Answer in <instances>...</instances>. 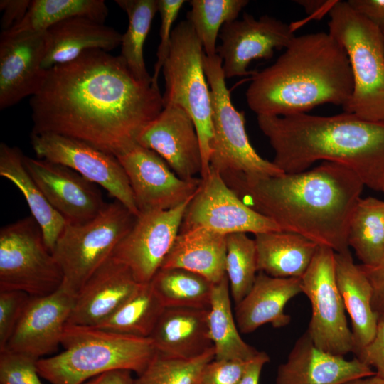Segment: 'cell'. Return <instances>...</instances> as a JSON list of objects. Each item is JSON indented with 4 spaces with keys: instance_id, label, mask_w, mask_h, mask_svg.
I'll use <instances>...</instances> for the list:
<instances>
[{
    "instance_id": "6da1fadb",
    "label": "cell",
    "mask_w": 384,
    "mask_h": 384,
    "mask_svg": "<svg viewBox=\"0 0 384 384\" xmlns=\"http://www.w3.org/2000/svg\"><path fill=\"white\" fill-rule=\"evenodd\" d=\"M31 132L80 139L117 156L164 108L159 86L138 80L122 58L90 50L46 70L30 100Z\"/></svg>"
},
{
    "instance_id": "7a4b0ae2",
    "label": "cell",
    "mask_w": 384,
    "mask_h": 384,
    "mask_svg": "<svg viewBox=\"0 0 384 384\" xmlns=\"http://www.w3.org/2000/svg\"><path fill=\"white\" fill-rule=\"evenodd\" d=\"M220 176L243 203L282 230L335 252L349 250L350 220L365 187L349 168L322 161L302 172L260 178L242 174Z\"/></svg>"
},
{
    "instance_id": "3957f363",
    "label": "cell",
    "mask_w": 384,
    "mask_h": 384,
    "mask_svg": "<svg viewBox=\"0 0 384 384\" xmlns=\"http://www.w3.org/2000/svg\"><path fill=\"white\" fill-rule=\"evenodd\" d=\"M257 120L274 150L272 162L284 174L308 170L319 161L334 162L379 191L384 176V122L345 112L333 116L259 115Z\"/></svg>"
},
{
    "instance_id": "277c9868",
    "label": "cell",
    "mask_w": 384,
    "mask_h": 384,
    "mask_svg": "<svg viewBox=\"0 0 384 384\" xmlns=\"http://www.w3.org/2000/svg\"><path fill=\"white\" fill-rule=\"evenodd\" d=\"M353 90L344 48L320 31L294 36L273 64L254 73L245 96L257 116H287L326 103L343 108Z\"/></svg>"
},
{
    "instance_id": "5b68a950",
    "label": "cell",
    "mask_w": 384,
    "mask_h": 384,
    "mask_svg": "<svg viewBox=\"0 0 384 384\" xmlns=\"http://www.w3.org/2000/svg\"><path fill=\"white\" fill-rule=\"evenodd\" d=\"M60 345L62 352L37 361L40 376L51 384H83L115 370L138 375L156 353L150 338L72 324L65 325Z\"/></svg>"
},
{
    "instance_id": "8992f818",
    "label": "cell",
    "mask_w": 384,
    "mask_h": 384,
    "mask_svg": "<svg viewBox=\"0 0 384 384\" xmlns=\"http://www.w3.org/2000/svg\"><path fill=\"white\" fill-rule=\"evenodd\" d=\"M329 17V33L344 48L353 75V93L344 112L384 122V46L379 26L348 1H334Z\"/></svg>"
},
{
    "instance_id": "52a82bcc",
    "label": "cell",
    "mask_w": 384,
    "mask_h": 384,
    "mask_svg": "<svg viewBox=\"0 0 384 384\" xmlns=\"http://www.w3.org/2000/svg\"><path fill=\"white\" fill-rule=\"evenodd\" d=\"M204 53L191 23L183 20L172 31L170 52L162 68L165 80L164 107H182L195 124L202 155L201 178L210 172L213 136L211 96L203 68Z\"/></svg>"
},
{
    "instance_id": "ba28073f",
    "label": "cell",
    "mask_w": 384,
    "mask_h": 384,
    "mask_svg": "<svg viewBox=\"0 0 384 384\" xmlns=\"http://www.w3.org/2000/svg\"><path fill=\"white\" fill-rule=\"evenodd\" d=\"M136 217L114 200L87 222L66 223L52 250L63 274L62 286L76 295L92 274L112 255L132 228Z\"/></svg>"
},
{
    "instance_id": "9c48e42d",
    "label": "cell",
    "mask_w": 384,
    "mask_h": 384,
    "mask_svg": "<svg viewBox=\"0 0 384 384\" xmlns=\"http://www.w3.org/2000/svg\"><path fill=\"white\" fill-rule=\"evenodd\" d=\"M222 59L203 55V68L210 90L213 136L210 168L220 174H242L260 178L284 174L263 159L252 146L245 129V112L234 107L225 84Z\"/></svg>"
},
{
    "instance_id": "30bf717a",
    "label": "cell",
    "mask_w": 384,
    "mask_h": 384,
    "mask_svg": "<svg viewBox=\"0 0 384 384\" xmlns=\"http://www.w3.org/2000/svg\"><path fill=\"white\" fill-rule=\"evenodd\" d=\"M63 282L62 270L33 216L1 227L0 290H19L31 297H43L58 290Z\"/></svg>"
},
{
    "instance_id": "8fae6325",
    "label": "cell",
    "mask_w": 384,
    "mask_h": 384,
    "mask_svg": "<svg viewBox=\"0 0 384 384\" xmlns=\"http://www.w3.org/2000/svg\"><path fill=\"white\" fill-rule=\"evenodd\" d=\"M302 289L309 299L311 316L306 333L319 348L345 356L353 351L351 330L336 277L335 252L319 245L304 274Z\"/></svg>"
},
{
    "instance_id": "7c38bea8",
    "label": "cell",
    "mask_w": 384,
    "mask_h": 384,
    "mask_svg": "<svg viewBox=\"0 0 384 384\" xmlns=\"http://www.w3.org/2000/svg\"><path fill=\"white\" fill-rule=\"evenodd\" d=\"M31 144L37 158L74 170L139 215L128 178L116 156L80 139L50 132H31Z\"/></svg>"
},
{
    "instance_id": "4fadbf2b",
    "label": "cell",
    "mask_w": 384,
    "mask_h": 384,
    "mask_svg": "<svg viewBox=\"0 0 384 384\" xmlns=\"http://www.w3.org/2000/svg\"><path fill=\"white\" fill-rule=\"evenodd\" d=\"M199 228L225 235L282 230L273 220L243 203L220 174L210 168L209 174L201 178L200 186L186 208L179 233Z\"/></svg>"
},
{
    "instance_id": "5bb4252c",
    "label": "cell",
    "mask_w": 384,
    "mask_h": 384,
    "mask_svg": "<svg viewBox=\"0 0 384 384\" xmlns=\"http://www.w3.org/2000/svg\"><path fill=\"white\" fill-rule=\"evenodd\" d=\"M117 158L128 178L139 213L174 208L190 200L201 183V178H181L159 155L138 143Z\"/></svg>"
},
{
    "instance_id": "9a60e30c",
    "label": "cell",
    "mask_w": 384,
    "mask_h": 384,
    "mask_svg": "<svg viewBox=\"0 0 384 384\" xmlns=\"http://www.w3.org/2000/svg\"><path fill=\"white\" fill-rule=\"evenodd\" d=\"M190 200L170 210L139 213L114 249L112 257L127 266L139 283L149 282L160 269L179 233Z\"/></svg>"
},
{
    "instance_id": "2e32d148",
    "label": "cell",
    "mask_w": 384,
    "mask_h": 384,
    "mask_svg": "<svg viewBox=\"0 0 384 384\" xmlns=\"http://www.w3.org/2000/svg\"><path fill=\"white\" fill-rule=\"evenodd\" d=\"M294 36L292 26L269 15L255 18L244 13L241 19L225 23L217 55L225 79L253 74L247 70L252 60L270 59L275 49H285Z\"/></svg>"
},
{
    "instance_id": "e0dca14e",
    "label": "cell",
    "mask_w": 384,
    "mask_h": 384,
    "mask_svg": "<svg viewBox=\"0 0 384 384\" xmlns=\"http://www.w3.org/2000/svg\"><path fill=\"white\" fill-rule=\"evenodd\" d=\"M24 164L49 203L66 223L87 222L107 204L96 184L67 166L26 156Z\"/></svg>"
},
{
    "instance_id": "ac0fdd59",
    "label": "cell",
    "mask_w": 384,
    "mask_h": 384,
    "mask_svg": "<svg viewBox=\"0 0 384 384\" xmlns=\"http://www.w3.org/2000/svg\"><path fill=\"white\" fill-rule=\"evenodd\" d=\"M75 297L63 286L50 294L31 297L4 350L37 361L55 352L60 345Z\"/></svg>"
},
{
    "instance_id": "d6986e66",
    "label": "cell",
    "mask_w": 384,
    "mask_h": 384,
    "mask_svg": "<svg viewBox=\"0 0 384 384\" xmlns=\"http://www.w3.org/2000/svg\"><path fill=\"white\" fill-rule=\"evenodd\" d=\"M137 143L159 155L181 178L201 176L202 155L195 124L190 114L177 105L164 107L140 133Z\"/></svg>"
},
{
    "instance_id": "ffe728a7",
    "label": "cell",
    "mask_w": 384,
    "mask_h": 384,
    "mask_svg": "<svg viewBox=\"0 0 384 384\" xmlns=\"http://www.w3.org/2000/svg\"><path fill=\"white\" fill-rule=\"evenodd\" d=\"M44 32L0 38V109L10 107L38 90L46 70Z\"/></svg>"
},
{
    "instance_id": "44dd1931",
    "label": "cell",
    "mask_w": 384,
    "mask_h": 384,
    "mask_svg": "<svg viewBox=\"0 0 384 384\" xmlns=\"http://www.w3.org/2000/svg\"><path fill=\"white\" fill-rule=\"evenodd\" d=\"M374 374L371 367L356 357L347 360L319 348L306 331L277 368L275 384H343Z\"/></svg>"
},
{
    "instance_id": "7402d4cb",
    "label": "cell",
    "mask_w": 384,
    "mask_h": 384,
    "mask_svg": "<svg viewBox=\"0 0 384 384\" xmlns=\"http://www.w3.org/2000/svg\"><path fill=\"white\" fill-rule=\"evenodd\" d=\"M141 284L127 266L111 256L76 294L67 324L97 326L130 298Z\"/></svg>"
},
{
    "instance_id": "603a6c76",
    "label": "cell",
    "mask_w": 384,
    "mask_h": 384,
    "mask_svg": "<svg viewBox=\"0 0 384 384\" xmlns=\"http://www.w3.org/2000/svg\"><path fill=\"white\" fill-rule=\"evenodd\" d=\"M302 293L301 277H274L258 272L246 296L235 308V318L241 333L248 334L270 324L282 328L290 323L284 311L287 303Z\"/></svg>"
},
{
    "instance_id": "cb8c5ba5",
    "label": "cell",
    "mask_w": 384,
    "mask_h": 384,
    "mask_svg": "<svg viewBox=\"0 0 384 384\" xmlns=\"http://www.w3.org/2000/svg\"><path fill=\"white\" fill-rule=\"evenodd\" d=\"M122 34L93 19L78 16L62 21L44 32V70L72 61L84 52H110L121 44Z\"/></svg>"
},
{
    "instance_id": "d4e9b609",
    "label": "cell",
    "mask_w": 384,
    "mask_h": 384,
    "mask_svg": "<svg viewBox=\"0 0 384 384\" xmlns=\"http://www.w3.org/2000/svg\"><path fill=\"white\" fill-rule=\"evenodd\" d=\"M208 309L165 308L149 338L156 351L181 359L199 356L213 348L208 326Z\"/></svg>"
},
{
    "instance_id": "484cf974",
    "label": "cell",
    "mask_w": 384,
    "mask_h": 384,
    "mask_svg": "<svg viewBox=\"0 0 384 384\" xmlns=\"http://www.w3.org/2000/svg\"><path fill=\"white\" fill-rule=\"evenodd\" d=\"M336 277L345 309L351 321L355 355L374 337L378 315L373 307V289L350 250L335 252Z\"/></svg>"
},
{
    "instance_id": "4316f807",
    "label": "cell",
    "mask_w": 384,
    "mask_h": 384,
    "mask_svg": "<svg viewBox=\"0 0 384 384\" xmlns=\"http://www.w3.org/2000/svg\"><path fill=\"white\" fill-rule=\"evenodd\" d=\"M226 235L199 228L179 233L160 268H181L213 284L225 277Z\"/></svg>"
},
{
    "instance_id": "83f0119b",
    "label": "cell",
    "mask_w": 384,
    "mask_h": 384,
    "mask_svg": "<svg viewBox=\"0 0 384 384\" xmlns=\"http://www.w3.org/2000/svg\"><path fill=\"white\" fill-rule=\"evenodd\" d=\"M258 272L274 277H302L319 245L284 230L255 235Z\"/></svg>"
},
{
    "instance_id": "f1b7e54d",
    "label": "cell",
    "mask_w": 384,
    "mask_h": 384,
    "mask_svg": "<svg viewBox=\"0 0 384 384\" xmlns=\"http://www.w3.org/2000/svg\"><path fill=\"white\" fill-rule=\"evenodd\" d=\"M0 176L12 182L22 193L31 216L42 230L47 247L52 252L66 222L49 203L30 175L21 151L3 142L0 144Z\"/></svg>"
},
{
    "instance_id": "f546056e",
    "label": "cell",
    "mask_w": 384,
    "mask_h": 384,
    "mask_svg": "<svg viewBox=\"0 0 384 384\" xmlns=\"http://www.w3.org/2000/svg\"><path fill=\"white\" fill-rule=\"evenodd\" d=\"M208 326L215 360L250 361L260 352L247 343L239 334L232 312L230 287L226 275L213 284Z\"/></svg>"
},
{
    "instance_id": "4dcf8cb0",
    "label": "cell",
    "mask_w": 384,
    "mask_h": 384,
    "mask_svg": "<svg viewBox=\"0 0 384 384\" xmlns=\"http://www.w3.org/2000/svg\"><path fill=\"white\" fill-rule=\"evenodd\" d=\"M348 244L363 265H375L384 259L383 200L360 198L350 220Z\"/></svg>"
},
{
    "instance_id": "1f68e13d",
    "label": "cell",
    "mask_w": 384,
    "mask_h": 384,
    "mask_svg": "<svg viewBox=\"0 0 384 384\" xmlns=\"http://www.w3.org/2000/svg\"><path fill=\"white\" fill-rule=\"evenodd\" d=\"M108 15L103 0H32L23 20L2 34L43 33L65 19L82 16L105 23Z\"/></svg>"
},
{
    "instance_id": "d6a6232c",
    "label": "cell",
    "mask_w": 384,
    "mask_h": 384,
    "mask_svg": "<svg viewBox=\"0 0 384 384\" xmlns=\"http://www.w3.org/2000/svg\"><path fill=\"white\" fill-rule=\"evenodd\" d=\"M149 283L165 308L210 307L214 284L198 274L181 268H160Z\"/></svg>"
},
{
    "instance_id": "836d02e7",
    "label": "cell",
    "mask_w": 384,
    "mask_h": 384,
    "mask_svg": "<svg viewBox=\"0 0 384 384\" xmlns=\"http://www.w3.org/2000/svg\"><path fill=\"white\" fill-rule=\"evenodd\" d=\"M128 17V26L122 36L119 56L139 81L151 84L144 58V45L154 17L159 11L158 0H117Z\"/></svg>"
},
{
    "instance_id": "e575fe53",
    "label": "cell",
    "mask_w": 384,
    "mask_h": 384,
    "mask_svg": "<svg viewBox=\"0 0 384 384\" xmlns=\"http://www.w3.org/2000/svg\"><path fill=\"white\" fill-rule=\"evenodd\" d=\"M165 307L149 282L138 289L97 327L129 336L149 338Z\"/></svg>"
},
{
    "instance_id": "d590c367",
    "label": "cell",
    "mask_w": 384,
    "mask_h": 384,
    "mask_svg": "<svg viewBox=\"0 0 384 384\" xmlns=\"http://www.w3.org/2000/svg\"><path fill=\"white\" fill-rule=\"evenodd\" d=\"M247 0H191L187 20L207 56L217 55L216 41L223 26L237 19Z\"/></svg>"
},
{
    "instance_id": "8d00e7d4",
    "label": "cell",
    "mask_w": 384,
    "mask_h": 384,
    "mask_svg": "<svg viewBox=\"0 0 384 384\" xmlns=\"http://www.w3.org/2000/svg\"><path fill=\"white\" fill-rule=\"evenodd\" d=\"M257 270L255 240L245 233L226 235L225 275L230 296L239 303L251 289Z\"/></svg>"
},
{
    "instance_id": "74e56055",
    "label": "cell",
    "mask_w": 384,
    "mask_h": 384,
    "mask_svg": "<svg viewBox=\"0 0 384 384\" xmlns=\"http://www.w3.org/2000/svg\"><path fill=\"white\" fill-rule=\"evenodd\" d=\"M213 359V348L191 359L167 357L156 352L133 384H196L204 366Z\"/></svg>"
},
{
    "instance_id": "f35d334b",
    "label": "cell",
    "mask_w": 384,
    "mask_h": 384,
    "mask_svg": "<svg viewBox=\"0 0 384 384\" xmlns=\"http://www.w3.org/2000/svg\"><path fill=\"white\" fill-rule=\"evenodd\" d=\"M37 361L23 354L0 351V384H42Z\"/></svg>"
},
{
    "instance_id": "ab89813d",
    "label": "cell",
    "mask_w": 384,
    "mask_h": 384,
    "mask_svg": "<svg viewBox=\"0 0 384 384\" xmlns=\"http://www.w3.org/2000/svg\"><path fill=\"white\" fill-rule=\"evenodd\" d=\"M31 296L19 290H0V351L4 350Z\"/></svg>"
},
{
    "instance_id": "60d3db41",
    "label": "cell",
    "mask_w": 384,
    "mask_h": 384,
    "mask_svg": "<svg viewBox=\"0 0 384 384\" xmlns=\"http://www.w3.org/2000/svg\"><path fill=\"white\" fill-rule=\"evenodd\" d=\"M185 2L184 0H158L159 12L161 17L160 43L158 46L157 59L151 76L152 85L155 86H159V73L170 52L173 24Z\"/></svg>"
},
{
    "instance_id": "b9f144b4",
    "label": "cell",
    "mask_w": 384,
    "mask_h": 384,
    "mask_svg": "<svg viewBox=\"0 0 384 384\" xmlns=\"http://www.w3.org/2000/svg\"><path fill=\"white\" fill-rule=\"evenodd\" d=\"M250 361L213 359L204 366L196 384H237Z\"/></svg>"
},
{
    "instance_id": "7bdbcfd3",
    "label": "cell",
    "mask_w": 384,
    "mask_h": 384,
    "mask_svg": "<svg viewBox=\"0 0 384 384\" xmlns=\"http://www.w3.org/2000/svg\"><path fill=\"white\" fill-rule=\"evenodd\" d=\"M356 357L374 368L375 374L384 378V314L378 315L374 337Z\"/></svg>"
},
{
    "instance_id": "ee69618b",
    "label": "cell",
    "mask_w": 384,
    "mask_h": 384,
    "mask_svg": "<svg viewBox=\"0 0 384 384\" xmlns=\"http://www.w3.org/2000/svg\"><path fill=\"white\" fill-rule=\"evenodd\" d=\"M373 289V307L378 315L384 314V259L373 266L358 265Z\"/></svg>"
},
{
    "instance_id": "f6af8a7d",
    "label": "cell",
    "mask_w": 384,
    "mask_h": 384,
    "mask_svg": "<svg viewBox=\"0 0 384 384\" xmlns=\"http://www.w3.org/2000/svg\"><path fill=\"white\" fill-rule=\"evenodd\" d=\"M31 3V0H1L0 10L3 11L1 32H6L19 23L25 17Z\"/></svg>"
},
{
    "instance_id": "bcb514c9",
    "label": "cell",
    "mask_w": 384,
    "mask_h": 384,
    "mask_svg": "<svg viewBox=\"0 0 384 384\" xmlns=\"http://www.w3.org/2000/svg\"><path fill=\"white\" fill-rule=\"evenodd\" d=\"M348 2L354 10L378 25L384 22V0H349Z\"/></svg>"
},
{
    "instance_id": "7dc6e473",
    "label": "cell",
    "mask_w": 384,
    "mask_h": 384,
    "mask_svg": "<svg viewBox=\"0 0 384 384\" xmlns=\"http://www.w3.org/2000/svg\"><path fill=\"white\" fill-rule=\"evenodd\" d=\"M269 361V356L265 351H260L250 361L245 371L237 384H259L262 369Z\"/></svg>"
},
{
    "instance_id": "c3c4849f",
    "label": "cell",
    "mask_w": 384,
    "mask_h": 384,
    "mask_svg": "<svg viewBox=\"0 0 384 384\" xmlns=\"http://www.w3.org/2000/svg\"><path fill=\"white\" fill-rule=\"evenodd\" d=\"M132 372L127 370H115L94 377L83 384H133Z\"/></svg>"
},
{
    "instance_id": "681fc988",
    "label": "cell",
    "mask_w": 384,
    "mask_h": 384,
    "mask_svg": "<svg viewBox=\"0 0 384 384\" xmlns=\"http://www.w3.org/2000/svg\"><path fill=\"white\" fill-rule=\"evenodd\" d=\"M343 384H384V378L374 374L368 377L353 379Z\"/></svg>"
},
{
    "instance_id": "f907efd6",
    "label": "cell",
    "mask_w": 384,
    "mask_h": 384,
    "mask_svg": "<svg viewBox=\"0 0 384 384\" xmlns=\"http://www.w3.org/2000/svg\"><path fill=\"white\" fill-rule=\"evenodd\" d=\"M299 4L302 5L306 11L314 12L317 9L321 8L326 3L323 1H299Z\"/></svg>"
},
{
    "instance_id": "816d5d0a",
    "label": "cell",
    "mask_w": 384,
    "mask_h": 384,
    "mask_svg": "<svg viewBox=\"0 0 384 384\" xmlns=\"http://www.w3.org/2000/svg\"><path fill=\"white\" fill-rule=\"evenodd\" d=\"M381 31L383 41V46H384V22L381 23L378 25Z\"/></svg>"
},
{
    "instance_id": "f5cc1de1",
    "label": "cell",
    "mask_w": 384,
    "mask_h": 384,
    "mask_svg": "<svg viewBox=\"0 0 384 384\" xmlns=\"http://www.w3.org/2000/svg\"><path fill=\"white\" fill-rule=\"evenodd\" d=\"M379 191L384 193V176L380 183Z\"/></svg>"
}]
</instances>
